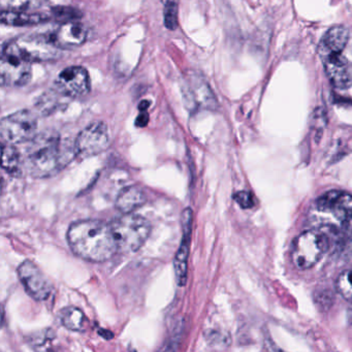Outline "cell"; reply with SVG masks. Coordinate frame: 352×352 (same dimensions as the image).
<instances>
[{"label":"cell","mask_w":352,"mask_h":352,"mask_svg":"<svg viewBox=\"0 0 352 352\" xmlns=\"http://www.w3.org/2000/svg\"><path fill=\"white\" fill-rule=\"evenodd\" d=\"M67 241L76 255L94 263L109 261L118 252L110 224L100 220H81L72 224Z\"/></svg>","instance_id":"obj_1"},{"label":"cell","mask_w":352,"mask_h":352,"mask_svg":"<svg viewBox=\"0 0 352 352\" xmlns=\"http://www.w3.org/2000/svg\"><path fill=\"white\" fill-rule=\"evenodd\" d=\"M25 166L32 176L48 178L60 172L72 160L73 154L63 145L57 133H44L30 142Z\"/></svg>","instance_id":"obj_2"},{"label":"cell","mask_w":352,"mask_h":352,"mask_svg":"<svg viewBox=\"0 0 352 352\" xmlns=\"http://www.w3.org/2000/svg\"><path fill=\"white\" fill-rule=\"evenodd\" d=\"M310 219L318 228L352 234V195L329 191L315 201Z\"/></svg>","instance_id":"obj_3"},{"label":"cell","mask_w":352,"mask_h":352,"mask_svg":"<svg viewBox=\"0 0 352 352\" xmlns=\"http://www.w3.org/2000/svg\"><path fill=\"white\" fill-rule=\"evenodd\" d=\"M118 252L133 253L139 250L151 232V226L145 217L137 214H124L110 223Z\"/></svg>","instance_id":"obj_4"},{"label":"cell","mask_w":352,"mask_h":352,"mask_svg":"<svg viewBox=\"0 0 352 352\" xmlns=\"http://www.w3.org/2000/svg\"><path fill=\"white\" fill-rule=\"evenodd\" d=\"M61 50L52 38L41 34H30L16 38L6 46L3 53L16 55L28 63L55 60L61 55Z\"/></svg>","instance_id":"obj_5"},{"label":"cell","mask_w":352,"mask_h":352,"mask_svg":"<svg viewBox=\"0 0 352 352\" xmlns=\"http://www.w3.org/2000/svg\"><path fill=\"white\" fill-rule=\"evenodd\" d=\"M327 249L329 239L322 230H306L294 241L292 261L298 269H311L322 258Z\"/></svg>","instance_id":"obj_6"},{"label":"cell","mask_w":352,"mask_h":352,"mask_svg":"<svg viewBox=\"0 0 352 352\" xmlns=\"http://www.w3.org/2000/svg\"><path fill=\"white\" fill-rule=\"evenodd\" d=\"M38 119L32 111L22 110L1 121L0 133L3 142L12 145L32 141L36 137Z\"/></svg>","instance_id":"obj_7"},{"label":"cell","mask_w":352,"mask_h":352,"mask_svg":"<svg viewBox=\"0 0 352 352\" xmlns=\"http://www.w3.org/2000/svg\"><path fill=\"white\" fill-rule=\"evenodd\" d=\"M110 143V135L106 123L96 121L83 129L76 138L74 148L80 158L94 157L102 153Z\"/></svg>","instance_id":"obj_8"},{"label":"cell","mask_w":352,"mask_h":352,"mask_svg":"<svg viewBox=\"0 0 352 352\" xmlns=\"http://www.w3.org/2000/svg\"><path fill=\"white\" fill-rule=\"evenodd\" d=\"M57 91L67 98H77L87 96L91 89L89 74L82 67H69L63 69L55 82Z\"/></svg>","instance_id":"obj_9"},{"label":"cell","mask_w":352,"mask_h":352,"mask_svg":"<svg viewBox=\"0 0 352 352\" xmlns=\"http://www.w3.org/2000/svg\"><path fill=\"white\" fill-rule=\"evenodd\" d=\"M18 276L28 294L38 302L47 300L52 292V284L42 270L30 261H24L18 267Z\"/></svg>","instance_id":"obj_10"},{"label":"cell","mask_w":352,"mask_h":352,"mask_svg":"<svg viewBox=\"0 0 352 352\" xmlns=\"http://www.w3.org/2000/svg\"><path fill=\"white\" fill-rule=\"evenodd\" d=\"M32 79V63L16 55L3 53L0 61V82L3 87H20Z\"/></svg>","instance_id":"obj_11"},{"label":"cell","mask_w":352,"mask_h":352,"mask_svg":"<svg viewBox=\"0 0 352 352\" xmlns=\"http://www.w3.org/2000/svg\"><path fill=\"white\" fill-rule=\"evenodd\" d=\"M329 81L338 89L352 87V63L341 54H327L321 57Z\"/></svg>","instance_id":"obj_12"},{"label":"cell","mask_w":352,"mask_h":352,"mask_svg":"<svg viewBox=\"0 0 352 352\" xmlns=\"http://www.w3.org/2000/svg\"><path fill=\"white\" fill-rule=\"evenodd\" d=\"M191 226H192V211L191 209H186L182 214L183 240L174 261L177 282L180 286H184L187 280V261L189 256Z\"/></svg>","instance_id":"obj_13"},{"label":"cell","mask_w":352,"mask_h":352,"mask_svg":"<svg viewBox=\"0 0 352 352\" xmlns=\"http://www.w3.org/2000/svg\"><path fill=\"white\" fill-rule=\"evenodd\" d=\"M188 88V100L197 108L214 110L217 107V100L207 82L197 75H190L186 81Z\"/></svg>","instance_id":"obj_14"},{"label":"cell","mask_w":352,"mask_h":352,"mask_svg":"<svg viewBox=\"0 0 352 352\" xmlns=\"http://www.w3.org/2000/svg\"><path fill=\"white\" fill-rule=\"evenodd\" d=\"M87 36V28L83 24L67 21L55 32L52 38L59 48L73 49L82 46Z\"/></svg>","instance_id":"obj_15"},{"label":"cell","mask_w":352,"mask_h":352,"mask_svg":"<svg viewBox=\"0 0 352 352\" xmlns=\"http://www.w3.org/2000/svg\"><path fill=\"white\" fill-rule=\"evenodd\" d=\"M349 40V32L347 28L341 25L333 26L327 30V34L321 38L318 47L320 56L327 54H341Z\"/></svg>","instance_id":"obj_16"},{"label":"cell","mask_w":352,"mask_h":352,"mask_svg":"<svg viewBox=\"0 0 352 352\" xmlns=\"http://www.w3.org/2000/svg\"><path fill=\"white\" fill-rule=\"evenodd\" d=\"M147 197L143 189L138 186H127L119 192L116 208L123 214L133 213L145 205Z\"/></svg>","instance_id":"obj_17"},{"label":"cell","mask_w":352,"mask_h":352,"mask_svg":"<svg viewBox=\"0 0 352 352\" xmlns=\"http://www.w3.org/2000/svg\"><path fill=\"white\" fill-rule=\"evenodd\" d=\"M1 23L5 25L23 28V26L36 25L48 21L49 17L42 14L28 13V12L6 11L1 13Z\"/></svg>","instance_id":"obj_18"},{"label":"cell","mask_w":352,"mask_h":352,"mask_svg":"<svg viewBox=\"0 0 352 352\" xmlns=\"http://www.w3.org/2000/svg\"><path fill=\"white\" fill-rule=\"evenodd\" d=\"M59 319L63 327H67L69 331H84L88 327L87 317L85 316L83 311L80 310L77 307H67L63 309L59 314Z\"/></svg>","instance_id":"obj_19"},{"label":"cell","mask_w":352,"mask_h":352,"mask_svg":"<svg viewBox=\"0 0 352 352\" xmlns=\"http://www.w3.org/2000/svg\"><path fill=\"white\" fill-rule=\"evenodd\" d=\"M21 166V157L12 144H3V168L8 173L16 174L19 172Z\"/></svg>","instance_id":"obj_20"},{"label":"cell","mask_w":352,"mask_h":352,"mask_svg":"<svg viewBox=\"0 0 352 352\" xmlns=\"http://www.w3.org/2000/svg\"><path fill=\"white\" fill-rule=\"evenodd\" d=\"M47 0H0V6L6 11L28 12L40 9Z\"/></svg>","instance_id":"obj_21"},{"label":"cell","mask_w":352,"mask_h":352,"mask_svg":"<svg viewBox=\"0 0 352 352\" xmlns=\"http://www.w3.org/2000/svg\"><path fill=\"white\" fill-rule=\"evenodd\" d=\"M59 96H61L59 91H50L41 96L40 100L36 102L38 113L41 115L52 114L60 106Z\"/></svg>","instance_id":"obj_22"},{"label":"cell","mask_w":352,"mask_h":352,"mask_svg":"<svg viewBox=\"0 0 352 352\" xmlns=\"http://www.w3.org/2000/svg\"><path fill=\"white\" fill-rule=\"evenodd\" d=\"M164 5V26L175 30L178 28L179 0H162Z\"/></svg>","instance_id":"obj_23"},{"label":"cell","mask_w":352,"mask_h":352,"mask_svg":"<svg viewBox=\"0 0 352 352\" xmlns=\"http://www.w3.org/2000/svg\"><path fill=\"white\" fill-rule=\"evenodd\" d=\"M337 290L347 300L352 302V270H347L337 280Z\"/></svg>","instance_id":"obj_24"},{"label":"cell","mask_w":352,"mask_h":352,"mask_svg":"<svg viewBox=\"0 0 352 352\" xmlns=\"http://www.w3.org/2000/svg\"><path fill=\"white\" fill-rule=\"evenodd\" d=\"M234 201L239 204L243 209H250L254 206V199L253 195L248 191H240L234 195Z\"/></svg>","instance_id":"obj_25"},{"label":"cell","mask_w":352,"mask_h":352,"mask_svg":"<svg viewBox=\"0 0 352 352\" xmlns=\"http://www.w3.org/2000/svg\"><path fill=\"white\" fill-rule=\"evenodd\" d=\"M79 13V12L76 11L74 9H69V8H56L54 9V15L57 19H67L71 20L77 19L79 17V15H76V14Z\"/></svg>","instance_id":"obj_26"},{"label":"cell","mask_w":352,"mask_h":352,"mask_svg":"<svg viewBox=\"0 0 352 352\" xmlns=\"http://www.w3.org/2000/svg\"><path fill=\"white\" fill-rule=\"evenodd\" d=\"M148 121H149V115L147 114L146 111H142L141 114L138 116L135 124L139 127H144L147 125Z\"/></svg>","instance_id":"obj_27"},{"label":"cell","mask_w":352,"mask_h":352,"mask_svg":"<svg viewBox=\"0 0 352 352\" xmlns=\"http://www.w3.org/2000/svg\"><path fill=\"white\" fill-rule=\"evenodd\" d=\"M150 106V102H147V100H143V102L140 104V110L141 111H146L148 109V107Z\"/></svg>","instance_id":"obj_28"}]
</instances>
